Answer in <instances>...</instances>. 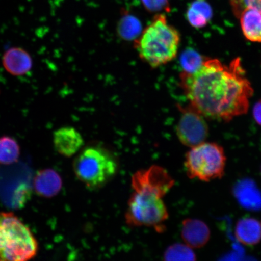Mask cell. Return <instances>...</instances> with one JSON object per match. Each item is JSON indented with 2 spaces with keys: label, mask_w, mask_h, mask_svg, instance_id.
Instances as JSON below:
<instances>
[{
  "label": "cell",
  "mask_w": 261,
  "mask_h": 261,
  "mask_svg": "<svg viewBox=\"0 0 261 261\" xmlns=\"http://www.w3.org/2000/svg\"><path fill=\"white\" fill-rule=\"evenodd\" d=\"M179 79L190 105L204 117L229 122L249 110L254 90L240 58L228 65L205 59L197 71H182Z\"/></svg>",
  "instance_id": "1"
},
{
  "label": "cell",
  "mask_w": 261,
  "mask_h": 261,
  "mask_svg": "<svg viewBox=\"0 0 261 261\" xmlns=\"http://www.w3.org/2000/svg\"><path fill=\"white\" fill-rule=\"evenodd\" d=\"M181 36L168 23L165 14H156L134 41L139 57L149 67L158 68L177 57Z\"/></svg>",
  "instance_id": "2"
},
{
  "label": "cell",
  "mask_w": 261,
  "mask_h": 261,
  "mask_svg": "<svg viewBox=\"0 0 261 261\" xmlns=\"http://www.w3.org/2000/svg\"><path fill=\"white\" fill-rule=\"evenodd\" d=\"M38 241L12 212H0V261H26L37 255Z\"/></svg>",
  "instance_id": "3"
},
{
  "label": "cell",
  "mask_w": 261,
  "mask_h": 261,
  "mask_svg": "<svg viewBox=\"0 0 261 261\" xmlns=\"http://www.w3.org/2000/svg\"><path fill=\"white\" fill-rule=\"evenodd\" d=\"M73 165L77 179L92 190L101 188L112 180L119 168L115 155L100 146H89L82 149Z\"/></svg>",
  "instance_id": "4"
},
{
  "label": "cell",
  "mask_w": 261,
  "mask_h": 261,
  "mask_svg": "<svg viewBox=\"0 0 261 261\" xmlns=\"http://www.w3.org/2000/svg\"><path fill=\"white\" fill-rule=\"evenodd\" d=\"M226 163L223 147L204 142L187 153L185 166L189 178L208 182L223 177Z\"/></svg>",
  "instance_id": "5"
},
{
  "label": "cell",
  "mask_w": 261,
  "mask_h": 261,
  "mask_svg": "<svg viewBox=\"0 0 261 261\" xmlns=\"http://www.w3.org/2000/svg\"><path fill=\"white\" fill-rule=\"evenodd\" d=\"M168 211L162 198L154 194L134 192L128 202L126 223L130 227H152L159 232L165 230Z\"/></svg>",
  "instance_id": "6"
},
{
  "label": "cell",
  "mask_w": 261,
  "mask_h": 261,
  "mask_svg": "<svg viewBox=\"0 0 261 261\" xmlns=\"http://www.w3.org/2000/svg\"><path fill=\"white\" fill-rule=\"evenodd\" d=\"M179 109L181 114L176 127V133L179 141L191 148L204 142L208 135V127L205 117L190 104L185 108L179 106Z\"/></svg>",
  "instance_id": "7"
},
{
  "label": "cell",
  "mask_w": 261,
  "mask_h": 261,
  "mask_svg": "<svg viewBox=\"0 0 261 261\" xmlns=\"http://www.w3.org/2000/svg\"><path fill=\"white\" fill-rule=\"evenodd\" d=\"M174 185V180L164 168L152 166L137 171L133 175L134 192L154 194L163 198Z\"/></svg>",
  "instance_id": "8"
},
{
  "label": "cell",
  "mask_w": 261,
  "mask_h": 261,
  "mask_svg": "<svg viewBox=\"0 0 261 261\" xmlns=\"http://www.w3.org/2000/svg\"><path fill=\"white\" fill-rule=\"evenodd\" d=\"M84 140L83 136L72 126H63L54 133L55 149L61 155L71 158L83 148Z\"/></svg>",
  "instance_id": "9"
},
{
  "label": "cell",
  "mask_w": 261,
  "mask_h": 261,
  "mask_svg": "<svg viewBox=\"0 0 261 261\" xmlns=\"http://www.w3.org/2000/svg\"><path fill=\"white\" fill-rule=\"evenodd\" d=\"M2 64L6 71L15 76H25L33 67L31 55L21 47H12L6 50L3 56Z\"/></svg>",
  "instance_id": "10"
},
{
  "label": "cell",
  "mask_w": 261,
  "mask_h": 261,
  "mask_svg": "<svg viewBox=\"0 0 261 261\" xmlns=\"http://www.w3.org/2000/svg\"><path fill=\"white\" fill-rule=\"evenodd\" d=\"M181 237L186 244L192 249H200L208 243L211 230L203 221L188 218L182 223Z\"/></svg>",
  "instance_id": "11"
},
{
  "label": "cell",
  "mask_w": 261,
  "mask_h": 261,
  "mask_svg": "<svg viewBox=\"0 0 261 261\" xmlns=\"http://www.w3.org/2000/svg\"><path fill=\"white\" fill-rule=\"evenodd\" d=\"M34 187L36 193L40 197L52 198L60 193L63 187V180L54 169H42L35 175Z\"/></svg>",
  "instance_id": "12"
},
{
  "label": "cell",
  "mask_w": 261,
  "mask_h": 261,
  "mask_svg": "<svg viewBox=\"0 0 261 261\" xmlns=\"http://www.w3.org/2000/svg\"><path fill=\"white\" fill-rule=\"evenodd\" d=\"M233 192L241 206L249 210H260L261 193L251 179H244L238 182L234 188Z\"/></svg>",
  "instance_id": "13"
},
{
  "label": "cell",
  "mask_w": 261,
  "mask_h": 261,
  "mask_svg": "<svg viewBox=\"0 0 261 261\" xmlns=\"http://www.w3.org/2000/svg\"><path fill=\"white\" fill-rule=\"evenodd\" d=\"M238 18L245 38L252 42H261V13L255 9L246 8Z\"/></svg>",
  "instance_id": "14"
},
{
  "label": "cell",
  "mask_w": 261,
  "mask_h": 261,
  "mask_svg": "<svg viewBox=\"0 0 261 261\" xmlns=\"http://www.w3.org/2000/svg\"><path fill=\"white\" fill-rule=\"evenodd\" d=\"M236 236L241 243L249 246H254L261 240V223L255 218H243L238 221Z\"/></svg>",
  "instance_id": "15"
},
{
  "label": "cell",
  "mask_w": 261,
  "mask_h": 261,
  "mask_svg": "<svg viewBox=\"0 0 261 261\" xmlns=\"http://www.w3.org/2000/svg\"><path fill=\"white\" fill-rule=\"evenodd\" d=\"M213 16V10L207 0H193L189 5L187 18L189 23L196 29L204 28Z\"/></svg>",
  "instance_id": "16"
},
{
  "label": "cell",
  "mask_w": 261,
  "mask_h": 261,
  "mask_svg": "<svg viewBox=\"0 0 261 261\" xmlns=\"http://www.w3.org/2000/svg\"><path fill=\"white\" fill-rule=\"evenodd\" d=\"M142 31L141 21L136 16L128 12H124L117 22V35L123 41H135Z\"/></svg>",
  "instance_id": "17"
},
{
  "label": "cell",
  "mask_w": 261,
  "mask_h": 261,
  "mask_svg": "<svg viewBox=\"0 0 261 261\" xmlns=\"http://www.w3.org/2000/svg\"><path fill=\"white\" fill-rule=\"evenodd\" d=\"M20 148L14 139L9 136L0 138V163L11 165L18 161Z\"/></svg>",
  "instance_id": "18"
},
{
  "label": "cell",
  "mask_w": 261,
  "mask_h": 261,
  "mask_svg": "<svg viewBox=\"0 0 261 261\" xmlns=\"http://www.w3.org/2000/svg\"><path fill=\"white\" fill-rule=\"evenodd\" d=\"M205 59L197 51L192 48H187L181 55L179 63L182 68V72L194 73L204 63Z\"/></svg>",
  "instance_id": "19"
},
{
  "label": "cell",
  "mask_w": 261,
  "mask_h": 261,
  "mask_svg": "<svg viewBox=\"0 0 261 261\" xmlns=\"http://www.w3.org/2000/svg\"><path fill=\"white\" fill-rule=\"evenodd\" d=\"M165 260H195L197 259L192 248L187 244L176 243L169 246L164 253Z\"/></svg>",
  "instance_id": "20"
},
{
  "label": "cell",
  "mask_w": 261,
  "mask_h": 261,
  "mask_svg": "<svg viewBox=\"0 0 261 261\" xmlns=\"http://www.w3.org/2000/svg\"><path fill=\"white\" fill-rule=\"evenodd\" d=\"M147 11L156 14L171 11L169 0H140Z\"/></svg>",
  "instance_id": "21"
},
{
  "label": "cell",
  "mask_w": 261,
  "mask_h": 261,
  "mask_svg": "<svg viewBox=\"0 0 261 261\" xmlns=\"http://www.w3.org/2000/svg\"><path fill=\"white\" fill-rule=\"evenodd\" d=\"M231 6L237 17L246 8L255 9L261 13V0H231Z\"/></svg>",
  "instance_id": "22"
},
{
  "label": "cell",
  "mask_w": 261,
  "mask_h": 261,
  "mask_svg": "<svg viewBox=\"0 0 261 261\" xmlns=\"http://www.w3.org/2000/svg\"><path fill=\"white\" fill-rule=\"evenodd\" d=\"M253 118L256 122L261 126V99L255 103L253 109Z\"/></svg>",
  "instance_id": "23"
}]
</instances>
